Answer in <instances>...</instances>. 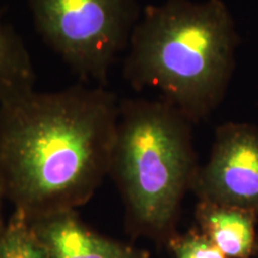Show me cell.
Returning a JSON list of instances; mask_svg holds the SVG:
<instances>
[{"label": "cell", "instance_id": "cell-1", "mask_svg": "<svg viewBox=\"0 0 258 258\" xmlns=\"http://www.w3.org/2000/svg\"><path fill=\"white\" fill-rule=\"evenodd\" d=\"M120 101L102 85L0 104V185L28 221L76 211L109 176Z\"/></svg>", "mask_w": 258, "mask_h": 258}, {"label": "cell", "instance_id": "cell-2", "mask_svg": "<svg viewBox=\"0 0 258 258\" xmlns=\"http://www.w3.org/2000/svg\"><path fill=\"white\" fill-rule=\"evenodd\" d=\"M238 43L233 16L222 0H165L141 12L123 76L138 91L159 92L195 124L224 99Z\"/></svg>", "mask_w": 258, "mask_h": 258}, {"label": "cell", "instance_id": "cell-3", "mask_svg": "<svg viewBox=\"0 0 258 258\" xmlns=\"http://www.w3.org/2000/svg\"><path fill=\"white\" fill-rule=\"evenodd\" d=\"M198 170L192 123L182 112L163 99H121L109 176L129 233L167 244Z\"/></svg>", "mask_w": 258, "mask_h": 258}, {"label": "cell", "instance_id": "cell-4", "mask_svg": "<svg viewBox=\"0 0 258 258\" xmlns=\"http://www.w3.org/2000/svg\"><path fill=\"white\" fill-rule=\"evenodd\" d=\"M29 5L48 46L77 76L102 86L143 12L137 0H29Z\"/></svg>", "mask_w": 258, "mask_h": 258}, {"label": "cell", "instance_id": "cell-5", "mask_svg": "<svg viewBox=\"0 0 258 258\" xmlns=\"http://www.w3.org/2000/svg\"><path fill=\"white\" fill-rule=\"evenodd\" d=\"M191 190L199 201L258 213V128L227 122L217 128L207 163L199 167Z\"/></svg>", "mask_w": 258, "mask_h": 258}, {"label": "cell", "instance_id": "cell-6", "mask_svg": "<svg viewBox=\"0 0 258 258\" xmlns=\"http://www.w3.org/2000/svg\"><path fill=\"white\" fill-rule=\"evenodd\" d=\"M30 224L47 258H150L147 250L91 230L77 211L56 213Z\"/></svg>", "mask_w": 258, "mask_h": 258}, {"label": "cell", "instance_id": "cell-7", "mask_svg": "<svg viewBox=\"0 0 258 258\" xmlns=\"http://www.w3.org/2000/svg\"><path fill=\"white\" fill-rule=\"evenodd\" d=\"M258 213L234 206L199 201L198 228L227 258H253L258 253Z\"/></svg>", "mask_w": 258, "mask_h": 258}, {"label": "cell", "instance_id": "cell-8", "mask_svg": "<svg viewBox=\"0 0 258 258\" xmlns=\"http://www.w3.org/2000/svg\"><path fill=\"white\" fill-rule=\"evenodd\" d=\"M35 70L24 42L0 21V104L35 90Z\"/></svg>", "mask_w": 258, "mask_h": 258}, {"label": "cell", "instance_id": "cell-9", "mask_svg": "<svg viewBox=\"0 0 258 258\" xmlns=\"http://www.w3.org/2000/svg\"><path fill=\"white\" fill-rule=\"evenodd\" d=\"M0 258H47L30 221L17 211L12 213L0 237Z\"/></svg>", "mask_w": 258, "mask_h": 258}, {"label": "cell", "instance_id": "cell-10", "mask_svg": "<svg viewBox=\"0 0 258 258\" xmlns=\"http://www.w3.org/2000/svg\"><path fill=\"white\" fill-rule=\"evenodd\" d=\"M173 258H227L198 227L167 241Z\"/></svg>", "mask_w": 258, "mask_h": 258}, {"label": "cell", "instance_id": "cell-11", "mask_svg": "<svg viewBox=\"0 0 258 258\" xmlns=\"http://www.w3.org/2000/svg\"><path fill=\"white\" fill-rule=\"evenodd\" d=\"M4 199V194H3V190H2V185H0V237H2L3 232L5 230V222L3 221V218H2V200Z\"/></svg>", "mask_w": 258, "mask_h": 258}]
</instances>
